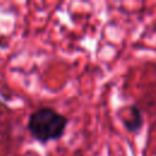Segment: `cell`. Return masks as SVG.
I'll list each match as a JSON object with an SVG mask.
<instances>
[{
	"label": "cell",
	"mask_w": 156,
	"mask_h": 156,
	"mask_svg": "<svg viewBox=\"0 0 156 156\" xmlns=\"http://www.w3.org/2000/svg\"><path fill=\"white\" fill-rule=\"evenodd\" d=\"M0 118H1V111H0Z\"/></svg>",
	"instance_id": "3957f363"
},
{
	"label": "cell",
	"mask_w": 156,
	"mask_h": 156,
	"mask_svg": "<svg viewBox=\"0 0 156 156\" xmlns=\"http://www.w3.org/2000/svg\"><path fill=\"white\" fill-rule=\"evenodd\" d=\"M117 117L121 121L124 129L132 134H138L144 127V117L140 108L136 105L122 106L117 111Z\"/></svg>",
	"instance_id": "7a4b0ae2"
},
{
	"label": "cell",
	"mask_w": 156,
	"mask_h": 156,
	"mask_svg": "<svg viewBox=\"0 0 156 156\" xmlns=\"http://www.w3.org/2000/svg\"><path fill=\"white\" fill-rule=\"evenodd\" d=\"M68 118L50 106L33 111L27 121V129L32 138L40 144L60 140L67 128Z\"/></svg>",
	"instance_id": "6da1fadb"
}]
</instances>
